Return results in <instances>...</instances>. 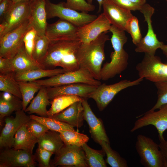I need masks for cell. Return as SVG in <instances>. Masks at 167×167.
<instances>
[{"mask_svg":"<svg viewBox=\"0 0 167 167\" xmlns=\"http://www.w3.org/2000/svg\"><path fill=\"white\" fill-rule=\"evenodd\" d=\"M133 2L140 5H143L146 3V0H129Z\"/></svg>","mask_w":167,"mask_h":167,"instance_id":"obj_49","label":"cell"},{"mask_svg":"<svg viewBox=\"0 0 167 167\" xmlns=\"http://www.w3.org/2000/svg\"><path fill=\"white\" fill-rule=\"evenodd\" d=\"M34 81L41 86L46 87L79 83L98 86L101 84L100 80L95 79L88 71L80 68L48 79H38Z\"/></svg>","mask_w":167,"mask_h":167,"instance_id":"obj_7","label":"cell"},{"mask_svg":"<svg viewBox=\"0 0 167 167\" xmlns=\"http://www.w3.org/2000/svg\"><path fill=\"white\" fill-rule=\"evenodd\" d=\"M109 31L112 33L111 41L113 51L111 60L104 64L101 72V80L106 81L125 71L128 65L129 55L123 46L127 38L124 31L111 25Z\"/></svg>","mask_w":167,"mask_h":167,"instance_id":"obj_3","label":"cell"},{"mask_svg":"<svg viewBox=\"0 0 167 167\" xmlns=\"http://www.w3.org/2000/svg\"><path fill=\"white\" fill-rule=\"evenodd\" d=\"M38 139L27 129L26 124L17 131L14 136L12 147L15 149H22L32 153Z\"/></svg>","mask_w":167,"mask_h":167,"instance_id":"obj_24","label":"cell"},{"mask_svg":"<svg viewBox=\"0 0 167 167\" xmlns=\"http://www.w3.org/2000/svg\"><path fill=\"white\" fill-rule=\"evenodd\" d=\"M31 119L29 116L21 109L15 112V117L7 116L5 118V124L0 136L1 148L12 147L15 134L20 128Z\"/></svg>","mask_w":167,"mask_h":167,"instance_id":"obj_14","label":"cell"},{"mask_svg":"<svg viewBox=\"0 0 167 167\" xmlns=\"http://www.w3.org/2000/svg\"><path fill=\"white\" fill-rule=\"evenodd\" d=\"M97 87L79 83L45 87L49 99L51 101L56 97L65 95H75L88 99L89 94Z\"/></svg>","mask_w":167,"mask_h":167,"instance_id":"obj_19","label":"cell"},{"mask_svg":"<svg viewBox=\"0 0 167 167\" xmlns=\"http://www.w3.org/2000/svg\"><path fill=\"white\" fill-rule=\"evenodd\" d=\"M38 146L55 154L64 145L59 132L49 130L38 139Z\"/></svg>","mask_w":167,"mask_h":167,"instance_id":"obj_27","label":"cell"},{"mask_svg":"<svg viewBox=\"0 0 167 167\" xmlns=\"http://www.w3.org/2000/svg\"><path fill=\"white\" fill-rule=\"evenodd\" d=\"M111 25L110 22L103 13L93 21L79 27L77 37L82 43H89L102 33L109 31Z\"/></svg>","mask_w":167,"mask_h":167,"instance_id":"obj_16","label":"cell"},{"mask_svg":"<svg viewBox=\"0 0 167 167\" xmlns=\"http://www.w3.org/2000/svg\"><path fill=\"white\" fill-rule=\"evenodd\" d=\"M32 28L29 19L0 38V56L9 59L14 57L24 45V36Z\"/></svg>","mask_w":167,"mask_h":167,"instance_id":"obj_9","label":"cell"},{"mask_svg":"<svg viewBox=\"0 0 167 167\" xmlns=\"http://www.w3.org/2000/svg\"><path fill=\"white\" fill-rule=\"evenodd\" d=\"M32 0H30V1H32Z\"/></svg>","mask_w":167,"mask_h":167,"instance_id":"obj_51","label":"cell"},{"mask_svg":"<svg viewBox=\"0 0 167 167\" xmlns=\"http://www.w3.org/2000/svg\"><path fill=\"white\" fill-rule=\"evenodd\" d=\"M18 82L22 95L23 109L24 110L35 93L39 91L41 86L34 81Z\"/></svg>","mask_w":167,"mask_h":167,"instance_id":"obj_32","label":"cell"},{"mask_svg":"<svg viewBox=\"0 0 167 167\" xmlns=\"http://www.w3.org/2000/svg\"><path fill=\"white\" fill-rule=\"evenodd\" d=\"M99 4V9L98 12H100L101 11V7L102 6V4L103 0H96ZM93 0H87V2L89 3L92 4Z\"/></svg>","mask_w":167,"mask_h":167,"instance_id":"obj_47","label":"cell"},{"mask_svg":"<svg viewBox=\"0 0 167 167\" xmlns=\"http://www.w3.org/2000/svg\"><path fill=\"white\" fill-rule=\"evenodd\" d=\"M81 97L73 95H65L57 96L51 101V107L48 111V117L58 113L76 101H81Z\"/></svg>","mask_w":167,"mask_h":167,"instance_id":"obj_28","label":"cell"},{"mask_svg":"<svg viewBox=\"0 0 167 167\" xmlns=\"http://www.w3.org/2000/svg\"><path fill=\"white\" fill-rule=\"evenodd\" d=\"M103 13L111 25L126 31L127 24L133 16L131 11L117 5L112 0H103Z\"/></svg>","mask_w":167,"mask_h":167,"instance_id":"obj_20","label":"cell"},{"mask_svg":"<svg viewBox=\"0 0 167 167\" xmlns=\"http://www.w3.org/2000/svg\"><path fill=\"white\" fill-rule=\"evenodd\" d=\"M66 72L62 68L52 69L39 68L23 72L15 73V77L18 81H33L43 78L51 77Z\"/></svg>","mask_w":167,"mask_h":167,"instance_id":"obj_26","label":"cell"},{"mask_svg":"<svg viewBox=\"0 0 167 167\" xmlns=\"http://www.w3.org/2000/svg\"><path fill=\"white\" fill-rule=\"evenodd\" d=\"M53 154L52 152L38 146L34 155L40 167H50V159Z\"/></svg>","mask_w":167,"mask_h":167,"instance_id":"obj_41","label":"cell"},{"mask_svg":"<svg viewBox=\"0 0 167 167\" xmlns=\"http://www.w3.org/2000/svg\"><path fill=\"white\" fill-rule=\"evenodd\" d=\"M160 49H161L163 54L167 58V45L164 44Z\"/></svg>","mask_w":167,"mask_h":167,"instance_id":"obj_48","label":"cell"},{"mask_svg":"<svg viewBox=\"0 0 167 167\" xmlns=\"http://www.w3.org/2000/svg\"><path fill=\"white\" fill-rule=\"evenodd\" d=\"M36 35V30L32 28L27 32L24 38L25 49L28 54L31 56L34 45L35 39Z\"/></svg>","mask_w":167,"mask_h":167,"instance_id":"obj_42","label":"cell"},{"mask_svg":"<svg viewBox=\"0 0 167 167\" xmlns=\"http://www.w3.org/2000/svg\"><path fill=\"white\" fill-rule=\"evenodd\" d=\"M64 5L67 8L87 13L95 9L94 5L88 3L85 0H66V2H64Z\"/></svg>","mask_w":167,"mask_h":167,"instance_id":"obj_38","label":"cell"},{"mask_svg":"<svg viewBox=\"0 0 167 167\" xmlns=\"http://www.w3.org/2000/svg\"><path fill=\"white\" fill-rule=\"evenodd\" d=\"M15 75V73L0 74V91L10 93L21 99L22 95Z\"/></svg>","mask_w":167,"mask_h":167,"instance_id":"obj_31","label":"cell"},{"mask_svg":"<svg viewBox=\"0 0 167 167\" xmlns=\"http://www.w3.org/2000/svg\"><path fill=\"white\" fill-rule=\"evenodd\" d=\"M50 104L46 88L41 86L36 95L24 111L29 114L35 113L41 116L48 117L47 107Z\"/></svg>","mask_w":167,"mask_h":167,"instance_id":"obj_25","label":"cell"},{"mask_svg":"<svg viewBox=\"0 0 167 167\" xmlns=\"http://www.w3.org/2000/svg\"><path fill=\"white\" fill-rule=\"evenodd\" d=\"M167 2V0H165Z\"/></svg>","mask_w":167,"mask_h":167,"instance_id":"obj_52","label":"cell"},{"mask_svg":"<svg viewBox=\"0 0 167 167\" xmlns=\"http://www.w3.org/2000/svg\"><path fill=\"white\" fill-rule=\"evenodd\" d=\"M85 154L88 167H106V162L104 159L105 154L102 149L97 150L89 147L85 143L82 146Z\"/></svg>","mask_w":167,"mask_h":167,"instance_id":"obj_30","label":"cell"},{"mask_svg":"<svg viewBox=\"0 0 167 167\" xmlns=\"http://www.w3.org/2000/svg\"><path fill=\"white\" fill-rule=\"evenodd\" d=\"M14 96L9 100H5L0 97V123L3 124L4 118L10 116L14 111L23 109L22 101Z\"/></svg>","mask_w":167,"mask_h":167,"instance_id":"obj_29","label":"cell"},{"mask_svg":"<svg viewBox=\"0 0 167 167\" xmlns=\"http://www.w3.org/2000/svg\"><path fill=\"white\" fill-rule=\"evenodd\" d=\"M26 125L28 131L38 139L49 130L41 123L31 118L26 123Z\"/></svg>","mask_w":167,"mask_h":167,"instance_id":"obj_40","label":"cell"},{"mask_svg":"<svg viewBox=\"0 0 167 167\" xmlns=\"http://www.w3.org/2000/svg\"><path fill=\"white\" fill-rule=\"evenodd\" d=\"M157 90V100L154 106L150 109H157L163 105L167 103V81L154 83Z\"/></svg>","mask_w":167,"mask_h":167,"instance_id":"obj_39","label":"cell"},{"mask_svg":"<svg viewBox=\"0 0 167 167\" xmlns=\"http://www.w3.org/2000/svg\"><path fill=\"white\" fill-rule=\"evenodd\" d=\"M45 1L47 19L58 17L80 27L93 21L97 17L96 15L79 12L67 8L64 6L63 2L54 4L49 0Z\"/></svg>","mask_w":167,"mask_h":167,"instance_id":"obj_6","label":"cell"},{"mask_svg":"<svg viewBox=\"0 0 167 167\" xmlns=\"http://www.w3.org/2000/svg\"><path fill=\"white\" fill-rule=\"evenodd\" d=\"M86 98H81L84 118L88 126L89 132L94 140L100 144L102 141L110 143L103 122L92 111Z\"/></svg>","mask_w":167,"mask_h":167,"instance_id":"obj_17","label":"cell"},{"mask_svg":"<svg viewBox=\"0 0 167 167\" xmlns=\"http://www.w3.org/2000/svg\"><path fill=\"white\" fill-rule=\"evenodd\" d=\"M126 31L130 34L132 42L135 45L139 43L142 38L139 29V21L135 16L133 15L128 21Z\"/></svg>","mask_w":167,"mask_h":167,"instance_id":"obj_37","label":"cell"},{"mask_svg":"<svg viewBox=\"0 0 167 167\" xmlns=\"http://www.w3.org/2000/svg\"><path fill=\"white\" fill-rule=\"evenodd\" d=\"M79 28L69 22L59 19L54 23L48 24L45 35L50 41L76 39L78 38Z\"/></svg>","mask_w":167,"mask_h":167,"instance_id":"obj_18","label":"cell"},{"mask_svg":"<svg viewBox=\"0 0 167 167\" xmlns=\"http://www.w3.org/2000/svg\"><path fill=\"white\" fill-rule=\"evenodd\" d=\"M55 154L51 166L88 167L82 147L64 144Z\"/></svg>","mask_w":167,"mask_h":167,"instance_id":"obj_10","label":"cell"},{"mask_svg":"<svg viewBox=\"0 0 167 167\" xmlns=\"http://www.w3.org/2000/svg\"><path fill=\"white\" fill-rule=\"evenodd\" d=\"M45 4V0L30 1L29 22L32 27L39 35H45L48 24Z\"/></svg>","mask_w":167,"mask_h":167,"instance_id":"obj_21","label":"cell"},{"mask_svg":"<svg viewBox=\"0 0 167 167\" xmlns=\"http://www.w3.org/2000/svg\"><path fill=\"white\" fill-rule=\"evenodd\" d=\"M154 11L153 7L147 3L143 5L140 11L143 15L144 21L147 23L148 31L145 36L135 45V51L136 52L155 55L157 50L160 49L164 44L158 39L152 28L151 18Z\"/></svg>","mask_w":167,"mask_h":167,"instance_id":"obj_11","label":"cell"},{"mask_svg":"<svg viewBox=\"0 0 167 167\" xmlns=\"http://www.w3.org/2000/svg\"><path fill=\"white\" fill-rule=\"evenodd\" d=\"M30 17V1L13 4L0 24V38Z\"/></svg>","mask_w":167,"mask_h":167,"instance_id":"obj_13","label":"cell"},{"mask_svg":"<svg viewBox=\"0 0 167 167\" xmlns=\"http://www.w3.org/2000/svg\"><path fill=\"white\" fill-rule=\"evenodd\" d=\"M158 109H150L138 117L131 132H133L143 127L152 125L157 131L159 141L165 139L163 134L167 130V103L162 105Z\"/></svg>","mask_w":167,"mask_h":167,"instance_id":"obj_12","label":"cell"},{"mask_svg":"<svg viewBox=\"0 0 167 167\" xmlns=\"http://www.w3.org/2000/svg\"><path fill=\"white\" fill-rule=\"evenodd\" d=\"M29 116L31 119L41 123L49 130L59 132L67 130L75 131L74 126L51 117L38 116L32 114Z\"/></svg>","mask_w":167,"mask_h":167,"instance_id":"obj_34","label":"cell"},{"mask_svg":"<svg viewBox=\"0 0 167 167\" xmlns=\"http://www.w3.org/2000/svg\"><path fill=\"white\" fill-rule=\"evenodd\" d=\"M106 156V162L112 167H127L126 161L111 147L110 143L101 141L100 144Z\"/></svg>","mask_w":167,"mask_h":167,"instance_id":"obj_33","label":"cell"},{"mask_svg":"<svg viewBox=\"0 0 167 167\" xmlns=\"http://www.w3.org/2000/svg\"><path fill=\"white\" fill-rule=\"evenodd\" d=\"M83 108L81 100L70 105L64 110L51 117L74 127L79 128L84 123Z\"/></svg>","mask_w":167,"mask_h":167,"instance_id":"obj_22","label":"cell"},{"mask_svg":"<svg viewBox=\"0 0 167 167\" xmlns=\"http://www.w3.org/2000/svg\"><path fill=\"white\" fill-rule=\"evenodd\" d=\"M82 42L78 38L50 41L46 55L40 63L44 69L59 66L66 72L80 68L76 54Z\"/></svg>","mask_w":167,"mask_h":167,"instance_id":"obj_1","label":"cell"},{"mask_svg":"<svg viewBox=\"0 0 167 167\" xmlns=\"http://www.w3.org/2000/svg\"><path fill=\"white\" fill-rule=\"evenodd\" d=\"M107 32L102 33L96 39L87 43H82L76 54L80 68L88 71L96 79L101 80V72L105 59L104 47L109 40Z\"/></svg>","mask_w":167,"mask_h":167,"instance_id":"obj_2","label":"cell"},{"mask_svg":"<svg viewBox=\"0 0 167 167\" xmlns=\"http://www.w3.org/2000/svg\"><path fill=\"white\" fill-rule=\"evenodd\" d=\"M49 42L45 35L37 34L35 37L32 56L39 64L46 54Z\"/></svg>","mask_w":167,"mask_h":167,"instance_id":"obj_36","label":"cell"},{"mask_svg":"<svg viewBox=\"0 0 167 167\" xmlns=\"http://www.w3.org/2000/svg\"><path fill=\"white\" fill-rule=\"evenodd\" d=\"M139 77L154 83L167 81V63L158 56L145 54L141 61L136 66Z\"/></svg>","mask_w":167,"mask_h":167,"instance_id":"obj_8","label":"cell"},{"mask_svg":"<svg viewBox=\"0 0 167 167\" xmlns=\"http://www.w3.org/2000/svg\"><path fill=\"white\" fill-rule=\"evenodd\" d=\"M143 79L139 77L134 80L123 79L109 85L101 84L89 94L88 98L93 99L99 110L102 111L118 92L127 88L139 84Z\"/></svg>","mask_w":167,"mask_h":167,"instance_id":"obj_5","label":"cell"},{"mask_svg":"<svg viewBox=\"0 0 167 167\" xmlns=\"http://www.w3.org/2000/svg\"><path fill=\"white\" fill-rule=\"evenodd\" d=\"M112 0L116 4L122 8L131 11L137 10L140 11L143 5H140L129 0Z\"/></svg>","mask_w":167,"mask_h":167,"instance_id":"obj_43","label":"cell"},{"mask_svg":"<svg viewBox=\"0 0 167 167\" xmlns=\"http://www.w3.org/2000/svg\"><path fill=\"white\" fill-rule=\"evenodd\" d=\"M15 73L10 59L0 56V74L7 75Z\"/></svg>","mask_w":167,"mask_h":167,"instance_id":"obj_44","label":"cell"},{"mask_svg":"<svg viewBox=\"0 0 167 167\" xmlns=\"http://www.w3.org/2000/svg\"><path fill=\"white\" fill-rule=\"evenodd\" d=\"M11 60L15 73L23 72L31 70L42 68L27 52L24 45Z\"/></svg>","mask_w":167,"mask_h":167,"instance_id":"obj_23","label":"cell"},{"mask_svg":"<svg viewBox=\"0 0 167 167\" xmlns=\"http://www.w3.org/2000/svg\"><path fill=\"white\" fill-rule=\"evenodd\" d=\"M159 144L160 148L164 156L167 160V140L165 139L160 141Z\"/></svg>","mask_w":167,"mask_h":167,"instance_id":"obj_46","label":"cell"},{"mask_svg":"<svg viewBox=\"0 0 167 167\" xmlns=\"http://www.w3.org/2000/svg\"><path fill=\"white\" fill-rule=\"evenodd\" d=\"M2 0H0V2Z\"/></svg>","mask_w":167,"mask_h":167,"instance_id":"obj_53","label":"cell"},{"mask_svg":"<svg viewBox=\"0 0 167 167\" xmlns=\"http://www.w3.org/2000/svg\"><path fill=\"white\" fill-rule=\"evenodd\" d=\"M36 161L32 153L22 149L5 148L0 154V167H34Z\"/></svg>","mask_w":167,"mask_h":167,"instance_id":"obj_15","label":"cell"},{"mask_svg":"<svg viewBox=\"0 0 167 167\" xmlns=\"http://www.w3.org/2000/svg\"><path fill=\"white\" fill-rule=\"evenodd\" d=\"M12 4L11 0H2L0 2V20L1 22L3 20Z\"/></svg>","mask_w":167,"mask_h":167,"instance_id":"obj_45","label":"cell"},{"mask_svg":"<svg viewBox=\"0 0 167 167\" xmlns=\"http://www.w3.org/2000/svg\"><path fill=\"white\" fill-rule=\"evenodd\" d=\"M30 0H11L12 4H14L17 2L24 1H29Z\"/></svg>","mask_w":167,"mask_h":167,"instance_id":"obj_50","label":"cell"},{"mask_svg":"<svg viewBox=\"0 0 167 167\" xmlns=\"http://www.w3.org/2000/svg\"><path fill=\"white\" fill-rule=\"evenodd\" d=\"M135 148L145 167H167V160L161 150L159 144L151 138L143 135L137 137Z\"/></svg>","mask_w":167,"mask_h":167,"instance_id":"obj_4","label":"cell"},{"mask_svg":"<svg viewBox=\"0 0 167 167\" xmlns=\"http://www.w3.org/2000/svg\"><path fill=\"white\" fill-rule=\"evenodd\" d=\"M64 144L82 147L86 143L89 138L86 135L71 130H65L59 132Z\"/></svg>","mask_w":167,"mask_h":167,"instance_id":"obj_35","label":"cell"}]
</instances>
